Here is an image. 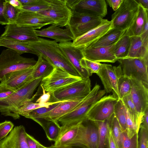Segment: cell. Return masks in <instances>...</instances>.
Masks as SVG:
<instances>
[{
    "label": "cell",
    "mask_w": 148,
    "mask_h": 148,
    "mask_svg": "<svg viewBox=\"0 0 148 148\" xmlns=\"http://www.w3.org/2000/svg\"><path fill=\"white\" fill-rule=\"evenodd\" d=\"M25 42L38 56L40 54L55 67L61 69L73 75L80 77L64 56L59 47L58 43L55 40L39 37L37 41Z\"/></svg>",
    "instance_id": "obj_1"
},
{
    "label": "cell",
    "mask_w": 148,
    "mask_h": 148,
    "mask_svg": "<svg viewBox=\"0 0 148 148\" xmlns=\"http://www.w3.org/2000/svg\"><path fill=\"white\" fill-rule=\"evenodd\" d=\"M42 79L39 78L33 80L14 91L7 98L0 100V112L1 115L10 116L15 119H19L20 116L18 114V110L31 98Z\"/></svg>",
    "instance_id": "obj_2"
},
{
    "label": "cell",
    "mask_w": 148,
    "mask_h": 148,
    "mask_svg": "<svg viewBox=\"0 0 148 148\" xmlns=\"http://www.w3.org/2000/svg\"><path fill=\"white\" fill-rule=\"evenodd\" d=\"M100 86L96 84L89 94L71 112L58 120L61 125L78 123L86 119L88 111L92 106L101 98L106 93L104 90H100Z\"/></svg>",
    "instance_id": "obj_3"
},
{
    "label": "cell",
    "mask_w": 148,
    "mask_h": 148,
    "mask_svg": "<svg viewBox=\"0 0 148 148\" xmlns=\"http://www.w3.org/2000/svg\"><path fill=\"white\" fill-rule=\"evenodd\" d=\"M36 62L34 58L23 57L11 49L3 50L0 55V81L6 74L33 67Z\"/></svg>",
    "instance_id": "obj_4"
},
{
    "label": "cell",
    "mask_w": 148,
    "mask_h": 148,
    "mask_svg": "<svg viewBox=\"0 0 148 148\" xmlns=\"http://www.w3.org/2000/svg\"><path fill=\"white\" fill-rule=\"evenodd\" d=\"M139 8L136 0H123L119 8L112 15L111 21L113 27L128 31L135 21Z\"/></svg>",
    "instance_id": "obj_5"
},
{
    "label": "cell",
    "mask_w": 148,
    "mask_h": 148,
    "mask_svg": "<svg viewBox=\"0 0 148 148\" xmlns=\"http://www.w3.org/2000/svg\"><path fill=\"white\" fill-rule=\"evenodd\" d=\"M91 84L89 78L73 83L50 92L49 102H61L65 100L84 98L90 92Z\"/></svg>",
    "instance_id": "obj_6"
},
{
    "label": "cell",
    "mask_w": 148,
    "mask_h": 148,
    "mask_svg": "<svg viewBox=\"0 0 148 148\" xmlns=\"http://www.w3.org/2000/svg\"><path fill=\"white\" fill-rule=\"evenodd\" d=\"M123 75L136 79L148 88V59L125 58L118 59Z\"/></svg>",
    "instance_id": "obj_7"
},
{
    "label": "cell",
    "mask_w": 148,
    "mask_h": 148,
    "mask_svg": "<svg viewBox=\"0 0 148 148\" xmlns=\"http://www.w3.org/2000/svg\"><path fill=\"white\" fill-rule=\"evenodd\" d=\"M72 12L68 26L74 39L99 25L103 19L100 16L90 14Z\"/></svg>",
    "instance_id": "obj_8"
},
{
    "label": "cell",
    "mask_w": 148,
    "mask_h": 148,
    "mask_svg": "<svg viewBox=\"0 0 148 148\" xmlns=\"http://www.w3.org/2000/svg\"><path fill=\"white\" fill-rule=\"evenodd\" d=\"M82 79L55 67L48 76L42 79L40 86L46 92H52Z\"/></svg>",
    "instance_id": "obj_9"
},
{
    "label": "cell",
    "mask_w": 148,
    "mask_h": 148,
    "mask_svg": "<svg viewBox=\"0 0 148 148\" xmlns=\"http://www.w3.org/2000/svg\"><path fill=\"white\" fill-rule=\"evenodd\" d=\"M118 99L112 94L102 97L90 108L86 114V119L94 121L108 119L114 113V106Z\"/></svg>",
    "instance_id": "obj_10"
},
{
    "label": "cell",
    "mask_w": 148,
    "mask_h": 148,
    "mask_svg": "<svg viewBox=\"0 0 148 148\" xmlns=\"http://www.w3.org/2000/svg\"><path fill=\"white\" fill-rule=\"evenodd\" d=\"M100 78L107 93L112 92L119 99L118 84L120 78L123 75L121 65L113 66L110 64H103L97 73Z\"/></svg>",
    "instance_id": "obj_11"
},
{
    "label": "cell",
    "mask_w": 148,
    "mask_h": 148,
    "mask_svg": "<svg viewBox=\"0 0 148 148\" xmlns=\"http://www.w3.org/2000/svg\"><path fill=\"white\" fill-rule=\"evenodd\" d=\"M68 7L73 11L97 15L103 18L107 13L105 0H66Z\"/></svg>",
    "instance_id": "obj_12"
},
{
    "label": "cell",
    "mask_w": 148,
    "mask_h": 148,
    "mask_svg": "<svg viewBox=\"0 0 148 148\" xmlns=\"http://www.w3.org/2000/svg\"><path fill=\"white\" fill-rule=\"evenodd\" d=\"M49 1L50 8L39 13L47 16L51 19L53 22V25L60 27L67 26L72 15V12L67 5L66 0Z\"/></svg>",
    "instance_id": "obj_13"
},
{
    "label": "cell",
    "mask_w": 148,
    "mask_h": 148,
    "mask_svg": "<svg viewBox=\"0 0 148 148\" xmlns=\"http://www.w3.org/2000/svg\"><path fill=\"white\" fill-rule=\"evenodd\" d=\"M112 21L104 19L99 25L73 41L75 47L83 49L94 43L113 28Z\"/></svg>",
    "instance_id": "obj_14"
},
{
    "label": "cell",
    "mask_w": 148,
    "mask_h": 148,
    "mask_svg": "<svg viewBox=\"0 0 148 148\" xmlns=\"http://www.w3.org/2000/svg\"><path fill=\"white\" fill-rule=\"evenodd\" d=\"M98 139V129L95 122L88 119L81 121L76 144L84 148H97Z\"/></svg>",
    "instance_id": "obj_15"
},
{
    "label": "cell",
    "mask_w": 148,
    "mask_h": 148,
    "mask_svg": "<svg viewBox=\"0 0 148 148\" xmlns=\"http://www.w3.org/2000/svg\"><path fill=\"white\" fill-rule=\"evenodd\" d=\"M53 23V20L46 15L39 13L21 10L14 24L18 26L36 30Z\"/></svg>",
    "instance_id": "obj_16"
},
{
    "label": "cell",
    "mask_w": 148,
    "mask_h": 148,
    "mask_svg": "<svg viewBox=\"0 0 148 148\" xmlns=\"http://www.w3.org/2000/svg\"><path fill=\"white\" fill-rule=\"evenodd\" d=\"M62 53L82 79L89 78V73L81 66L80 62L84 58L81 49L74 47L71 42L58 43Z\"/></svg>",
    "instance_id": "obj_17"
},
{
    "label": "cell",
    "mask_w": 148,
    "mask_h": 148,
    "mask_svg": "<svg viewBox=\"0 0 148 148\" xmlns=\"http://www.w3.org/2000/svg\"><path fill=\"white\" fill-rule=\"evenodd\" d=\"M4 28L0 38L26 42H34L38 40L39 37L32 29L18 26L14 24L6 25Z\"/></svg>",
    "instance_id": "obj_18"
},
{
    "label": "cell",
    "mask_w": 148,
    "mask_h": 148,
    "mask_svg": "<svg viewBox=\"0 0 148 148\" xmlns=\"http://www.w3.org/2000/svg\"><path fill=\"white\" fill-rule=\"evenodd\" d=\"M130 78L131 88L130 95L138 114L143 117L145 111L148 107V88L136 79Z\"/></svg>",
    "instance_id": "obj_19"
},
{
    "label": "cell",
    "mask_w": 148,
    "mask_h": 148,
    "mask_svg": "<svg viewBox=\"0 0 148 148\" xmlns=\"http://www.w3.org/2000/svg\"><path fill=\"white\" fill-rule=\"evenodd\" d=\"M33 67L6 74L0 81V86L5 85L14 91L20 88L32 80Z\"/></svg>",
    "instance_id": "obj_20"
},
{
    "label": "cell",
    "mask_w": 148,
    "mask_h": 148,
    "mask_svg": "<svg viewBox=\"0 0 148 148\" xmlns=\"http://www.w3.org/2000/svg\"><path fill=\"white\" fill-rule=\"evenodd\" d=\"M114 45L108 47H87L81 49L84 58L97 62L113 63L118 59L113 51Z\"/></svg>",
    "instance_id": "obj_21"
},
{
    "label": "cell",
    "mask_w": 148,
    "mask_h": 148,
    "mask_svg": "<svg viewBox=\"0 0 148 148\" xmlns=\"http://www.w3.org/2000/svg\"><path fill=\"white\" fill-rule=\"evenodd\" d=\"M84 98L66 100L60 102L53 109L40 116L36 122L44 120L58 122L60 118L75 108Z\"/></svg>",
    "instance_id": "obj_22"
},
{
    "label": "cell",
    "mask_w": 148,
    "mask_h": 148,
    "mask_svg": "<svg viewBox=\"0 0 148 148\" xmlns=\"http://www.w3.org/2000/svg\"><path fill=\"white\" fill-rule=\"evenodd\" d=\"M62 29L54 25L40 30H34L38 36L49 38L59 43L71 42L74 39L73 35L67 25Z\"/></svg>",
    "instance_id": "obj_23"
},
{
    "label": "cell",
    "mask_w": 148,
    "mask_h": 148,
    "mask_svg": "<svg viewBox=\"0 0 148 148\" xmlns=\"http://www.w3.org/2000/svg\"><path fill=\"white\" fill-rule=\"evenodd\" d=\"M26 133L23 125L15 127L8 136L0 141V147L29 148L26 140Z\"/></svg>",
    "instance_id": "obj_24"
},
{
    "label": "cell",
    "mask_w": 148,
    "mask_h": 148,
    "mask_svg": "<svg viewBox=\"0 0 148 148\" xmlns=\"http://www.w3.org/2000/svg\"><path fill=\"white\" fill-rule=\"evenodd\" d=\"M80 122L62 125L59 134L53 145L56 146H62L76 144L79 137Z\"/></svg>",
    "instance_id": "obj_25"
},
{
    "label": "cell",
    "mask_w": 148,
    "mask_h": 148,
    "mask_svg": "<svg viewBox=\"0 0 148 148\" xmlns=\"http://www.w3.org/2000/svg\"><path fill=\"white\" fill-rule=\"evenodd\" d=\"M130 37V45L126 58L148 59V49L143 46L140 36Z\"/></svg>",
    "instance_id": "obj_26"
},
{
    "label": "cell",
    "mask_w": 148,
    "mask_h": 148,
    "mask_svg": "<svg viewBox=\"0 0 148 148\" xmlns=\"http://www.w3.org/2000/svg\"><path fill=\"white\" fill-rule=\"evenodd\" d=\"M126 32V31L113 28L98 40L86 48L106 47L113 45Z\"/></svg>",
    "instance_id": "obj_27"
},
{
    "label": "cell",
    "mask_w": 148,
    "mask_h": 148,
    "mask_svg": "<svg viewBox=\"0 0 148 148\" xmlns=\"http://www.w3.org/2000/svg\"><path fill=\"white\" fill-rule=\"evenodd\" d=\"M33 67L32 74V80L43 78L48 76L53 70L55 67L40 55Z\"/></svg>",
    "instance_id": "obj_28"
},
{
    "label": "cell",
    "mask_w": 148,
    "mask_h": 148,
    "mask_svg": "<svg viewBox=\"0 0 148 148\" xmlns=\"http://www.w3.org/2000/svg\"><path fill=\"white\" fill-rule=\"evenodd\" d=\"M0 46L12 49L21 55L25 53H29L38 56V54L29 47L25 42L0 38Z\"/></svg>",
    "instance_id": "obj_29"
},
{
    "label": "cell",
    "mask_w": 148,
    "mask_h": 148,
    "mask_svg": "<svg viewBox=\"0 0 148 148\" xmlns=\"http://www.w3.org/2000/svg\"><path fill=\"white\" fill-rule=\"evenodd\" d=\"M123 106L126 117V132L128 137L131 138L138 133L142 120L129 111L124 105Z\"/></svg>",
    "instance_id": "obj_30"
},
{
    "label": "cell",
    "mask_w": 148,
    "mask_h": 148,
    "mask_svg": "<svg viewBox=\"0 0 148 148\" xmlns=\"http://www.w3.org/2000/svg\"><path fill=\"white\" fill-rule=\"evenodd\" d=\"M148 10L145 9L140 5L138 15L131 28L126 33L129 36H140L148 17Z\"/></svg>",
    "instance_id": "obj_31"
},
{
    "label": "cell",
    "mask_w": 148,
    "mask_h": 148,
    "mask_svg": "<svg viewBox=\"0 0 148 148\" xmlns=\"http://www.w3.org/2000/svg\"><path fill=\"white\" fill-rule=\"evenodd\" d=\"M130 45V37L126 33L114 44L113 53L118 60L127 57Z\"/></svg>",
    "instance_id": "obj_32"
},
{
    "label": "cell",
    "mask_w": 148,
    "mask_h": 148,
    "mask_svg": "<svg viewBox=\"0 0 148 148\" xmlns=\"http://www.w3.org/2000/svg\"><path fill=\"white\" fill-rule=\"evenodd\" d=\"M93 121L98 129L99 139L97 148H110L109 128L108 120L103 121Z\"/></svg>",
    "instance_id": "obj_33"
},
{
    "label": "cell",
    "mask_w": 148,
    "mask_h": 148,
    "mask_svg": "<svg viewBox=\"0 0 148 148\" xmlns=\"http://www.w3.org/2000/svg\"><path fill=\"white\" fill-rule=\"evenodd\" d=\"M46 121L45 122L39 121L38 124L44 129L48 139L50 141H55L59 133L60 126L58 122Z\"/></svg>",
    "instance_id": "obj_34"
},
{
    "label": "cell",
    "mask_w": 148,
    "mask_h": 148,
    "mask_svg": "<svg viewBox=\"0 0 148 148\" xmlns=\"http://www.w3.org/2000/svg\"><path fill=\"white\" fill-rule=\"evenodd\" d=\"M36 95L37 94L35 95L18 109L17 113L19 115L27 118L29 113L34 110L42 107L48 106L53 104L60 102H48L44 104L34 102L33 101Z\"/></svg>",
    "instance_id": "obj_35"
},
{
    "label": "cell",
    "mask_w": 148,
    "mask_h": 148,
    "mask_svg": "<svg viewBox=\"0 0 148 148\" xmlns=\"http://www.w3.org/2000/svg\"><path fill=\"white\" fill-rule=\"evenodd\" d=\"M50 7L49 0H35L32 3L23 4L21 10L39 13L48 10Z\"/></svg>",
    "instance_id": "obj_36"
},
{
    "label": "cell",
    "mask_w": 148,
    "mask_h": 148,
    "mask_svg": "<svg viewBox=\"0 0 148 148\" xmlns=\"http://www.w3.org/2000/svg\"><path fill=\"white\" fill-rule=\"evenodd\" d=\"M108 125L118 148H121L122 132L119 124L113 113L108 120Z\"/></svg>",
    "instance_id": "obj_37"
},
{
    "label": "cell",
    "mask_w": 148,
    "mask_h": 148,
    "mask_svg": "<svg viewBox=\"0 0 148 148\" xmlns=\"http://www.w3.org/2000/svg\"><path fill=\"white\" fill-rule=\"evenodd\" d=\"M114 114L117 119L122 132L126 130L125 115L123 105L121 99H118L114 109Z\"/></svg>",
    "instance_id": "obj_38"
},
{
    "label": "cell",
    "mask_w": 148,
    "mask_h": 148,
    "mask_svg": "<svg viewBox=\"0 0 148 148\" xmlns=\"http://www.w3.org/2000/svg\"><path fill=\"white\" fill-rule=\"evenodd\" d=\"M131 88V82L129 77L123 75L119 79L118 84L119 99H121L130 94Z\"/></svg>",
    "instance_id": "obj_39"
},
{
    "label": "cell",
    "mask_w": 148,
    "mask_h": 148,
    "mask_svg": "<svg viewBox=\"0 0 148 148\" xmlns=\"http://www.w3.org/2000/svg\"><path fill=\"white\" fill-rule=\"evenodd\" d=\"M21 11L10 4L5 0L3 9L4 16L8 21L9 24H14Z\"/></svg>",
    "instance_id": "obj_40"
},
{
    "label": "cell",
    "mask_w": 148,
    "mask_h": 148,
    "mask_svg": "<svg viewBox=\"0 0 148 148\" xmlns=\"http://www.w3.org/2000/svg\"><path fill=\"white\" fill-rule=\"evenodd\" d=\"M81 66L88 71L90 76L93 73H97L99 71L103 65L99 62L88 60L84 58L80 61Z\"/></svg>",
    "instance_id": "obj_41"
},
{
    "label": "cell",
    "mask_w": 148,
    "mask_h": 148,
    "mask_svg": "<svg viewBox=\"0 0 148 148\" xmlns=\"http://www.w3.org/2000/svg\"><path fill=\"white\" fill-rule=\"evenodd\" d=\"M121 140V148H138V133L130 138L127 135L126 131L122 132Z\"/></svg>",
    "instance_id": "obj_42"
},
{
    "label": "cell",
    "mask_w": 148,
    "mask_h": 148,
    "mask_svg": "<svg viewBox=\"0 0 148 148\" xmlns=\"http://www.w3.org/2000/svg\"><path fill=\"white\" fill-rule=\"evenodd\" d=\"M59 103L53 104L48 106L42 107L34 110L29 113L26 118L32 119L36 122L40 116L53 109Z\"/></svg>",
    "instance_id": "obj_43"
},
{
    "label": "cell",
    "mask_w": 148,
    "mask_h": 148,
    "mask_svg": "<svg viewBox=\"0 0 148 148\" xmlns=\"http://www.w3.org/2000/svg\"><path fill=\"white\" fill-rule=\"evenodd\" d=\"M148 130L140 128L138 133V148H148Z\"/></svg>",
    "instance_id": "obj_44"
},
{
    "label": "cell",
    "mask_w": 148,
    "mask_h": 148,
    "mask_svg": "<svg viewBox=\"0 0 148 148\" xmlns=\"http://www.w3.org/2000/svg\"><path fill=\"white\" fill-rule=\"evenodd\" d=\"M121 100L124 106L129 111L138 116L142 120L143 117L140 116L138 114L130 94L125 96Z\"/></svg>",
    "instance_id": "obj_45"
},
{
    "label": "cell",
    "mask_w": 148,
    "mask_h": 148,
    "mask_svg": "<svg viewBox=\"0 0 148 148\" xmlns=\"http://www.w3.org/2000/svg\"><path fill=\"white\" fill-rule=\"evenodd\" d=\"M14 126V124L10 121H5L0 123V141L7 136Z\"/></svg>",
    "instance_id": "obj_46"
},
{
    "label": "cell",
    "mask_w": 148,
    "mask_h": 148,
    "mask_svg": "<svg viewBox=\"0 0 148 148\" xmlns=\"http://www.w3.org/2000/svg\"><path fill=\"white\" fill-rule=\"evenodd\" d=\"M140 36L143 45L148 49V17H147L143 29Z\"/></svg>",
    "instance_id": "obj_47"
},
{
    "label": "cell",
    "mask_w": 148,
    "mask_h": 148,
    "mask_svg": "<svg viewBox=\"0 0 148 148\" xmlns=\"http://www.w3.org/2000/svg\"><path fill=\"white\" fill-rule=\"evenodd\" d=\"M41 88L42 94L36 100V103L40 104H44L49 102L51 97V93L46 92L44 89Z\"/></svg>",
    "instance_id": "obj_48"
},
{
    "label": "cell",
    "mask_w": 148,
    "mask_h": 148,
    "mask_svg": "<svg viewBox=\"0 0 148 148\" xmlns=\"http://www.w3.org/2000/svg\"><path fill=\"white\" fill-rule=\"evenodd\" d=\"M14 91L5 85L0 86V100L5 99Z\"/></svg>",
    "instance_id": "obj_49"
},
{
    "label": "cell",
    "mask_w": 148,
    "mask_h": 148,
    "mask_svg": "<svg viewBox=\"0 0 148 148\" xmlns=\"http://www.w3.org/2000/svg\"><path fill=\"white\" fill-rule=\"evenodd\" d=\"M5 1V0H0V24L3 25L9 24L3 13V9Z\"/></svg>",
    "instance_id": "obj_50"
},
{
    "label": "cell",
    "mask_w": 148,
    "mask_h": 148,
    "mask_svg": "<svg viewBox=\"0 0 148 148\" xmlns=\"http://www.w3.org/2000/svg\"><path fill=\"white\" fill-rule=\"evenodd\" d=\"M25 138L29 148H38L36 140L34 137L26 133Z\"/></svg>",
    "instance_id": "obj_51"
},
{
    "label": "cell",
    "mask_w": 148,
    "mask_h": 148,
    "mask_svg": "<svg viewBox=\"0 0 148 148\" xmlns=\"http://www.w3.org/2000/svg\"><path fill=\"white\" fill-rule=\"evenodd\" d=\"M123 0H107L106 1L115 11L119 8Z\"/></svg>",
    "instance_id": "obj_52"
},
{
    "label": "cell",
    "mask_w": 148,
    "mask_h": 148,
    "mask_svg": "<svg viewBox=\"0 0 148 148\" xmlns=\"http://www.w3.org/2000/svg\"><path fill=\"white\" fill-rule=\"evenodd\" d=\"M140 127L148 130V107L146 108L144 112L140 128Z\"/></svg>",
    "instance_id": "obj_53"
},
{
    "label": "cell",
    "mask_w": 148,
    "mask_h": 148,
    "mask_svg": "<svg viewBox=\"0 0 148 148\" xmlns=\"http://www.w3.org/2000/svg\"><path fill=\"white\" fill-rule=\"evenodd\" d=\"M48 148H84L81 145L76 144L62 146H56L54 145L48 147Z\"/></svg>",
    "instance_id": "obj_54"
},
{
    "label": "cell",
    "mask_w": 148,
    "mask_h": 148,
    "mask_svg": "<svg viewBox=\"0 0 148 148\" xmlns=\"http://www.w3.org/2000/svg\"><path fill=\"white\" fill-rule=\"evenodd\" d=\"M109 137L110 148H118L117 145L112 135L109 126Z\"/></svg>",
    "instance_id": "obj_55"
},
{
    "label": "cell",
    "mask_w": 148,
    "mask_h": 148,
    "mask_svg": "<svg viewBox=\"0 0 148 148\" xmlns=\"http://www.w3.org/2000/svg\"><path fill=\"white\" fill-rule=\"evenodd\" d=\"M7 1L13 7L21 10L23 4L19 0H7Z\"/></svg>",
    "instance_id": "obj_56"
},
{
    "label": "cell",
    "mask_w": 148,
    "mask_h": 148,
    "mask_svg": "<svg viewBox=\"0 0 148 148\" xmlns=\"http://www.w3.org/2000/svg\"><path fill=\"white\" fill-rule=\"evenodd\" d=\"M136 1L143 8L148 10V0H136Z\"/></svg>",
    "instance_id": "obj_57"
},
{
    "label": "cell",
    "mask_w": 148,
    "mask_h": 148,
    "mask_svg": "<svg viewBox=\"0 0 148 148\" xmlns=\"http://www.w3.org/2000/svg\"><path fill=\"white\" fill-rule=\"evenodd\" d=\"M22 4H28L34 2L35 0H19Z\"/></svg>",
    "instance_id": "obj_58"
},
{
    "label": "cell",
    "mask_w": 148,
    "mask_h": 148,
    "mask_svg": "<svg viewBox=\"0 0 148 148\" xmlns=\"http://www.w3.org/2000/svg\"><path fill=\"white\" fill-rule=\"evenodd\" d=\"M36 142L38 145V148H48L42 145L37 140Z\"/></svg>",
    "instance_id": "obj_59"
},
{
    "label": "cell",
    "mask_w": 148,
    "mask_h": 148,
    "mask_svg": "<svg viewBox=\"0 0 148 148\" xmlns=\"http://www.w3.org/2000/svg\"></svg>",
    "instance_id": "obj_60"
},
{
    "label": "cell",
    "mask_w": 148,
    "mask_h": 148,
    "mask_svg": "<svg viewBox=\"0 0 148 148\" xmlns=\"http://www.w3.org/2000/svg\"><path fill=\"white\" fill-rule=\"evenodd\" d=\"M0 148H1L0 147Z\"/></svg>",
    "instance_id": "obj_61"
}]
</instances>
